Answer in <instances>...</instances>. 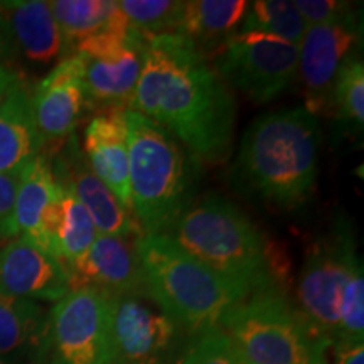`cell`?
<instances>
[{
    "mask_svg": "<svg viewBox=\"0 0 364 364\" xmlns=\"http://www.w3.org/2000/svg\"><path fill=\"white\" fill-rule=\"evenodd\" d=\"M129 110L169 132L198 162L221 164L233 152V93L181 34L147 39Z\"/></svg>",
    "mask_w": 364,
    "mask_h": 364,
    "instance_id": "cell-1",
    "label": "cell"
},
{
    "mask_svg": "<svg viewBox=\"0 0 364 364\" xmlns=\"http://www.w3.org/2000/svg\"><path fill=\"white\" fill-rule=\"evenodd\" d=\"M321 129L304 107L255 118L241 136L235 174L240 186L272 206L294 209L311 198L318 174Z\"/></svg>",
    "mask_w": 364,
    "mask_h": 364,
    "instance_id": "cell-2",
    "label": "cell"
},
{
    "mask_svg": "<svg viewBox=\"0 0 364 364\" xmlns=\"http://www.w3.org/2000/svg\"><path fill=\"white\" fill-rule=\"evenodd\" d=\"M166 235L248 295L285 279V263L272 241L225 196L209 193L193 201Z\"/></svg>",
    "mask_w": 364,
    "mask_h": 364,
    "instance_id": "cell-3",
    "label": "cell"
},
{
    "mask_svg": "<svg viewBox=\"0 0 364 364\" xmlns=\"http://www.w3.org/2000/svg\"><path fill=\"white\" fill-rule=\"evenodd\" d=\"M132 213L144 235H166L194 201L198 161L161 125L124 112Z\"/></svg>",
    "mask_w": 364,
    "mask_h": 364,
    "instance_id": "cell-4",
    "label": "cell"
},
{
    "mask_svg": "<svg viewBox=\"0 0 364 364\" xmlns=\"http://www.w3.org/2000/svg\"><path fill=\"white\" fill-rule=\"evenodd\" d=\"M139 253L147 297L177 327L198 336L220 329L226 314L248 297L167 235H144Z\"/></svg>",
    "mask_w": 364,
    "mask_h": 364,
    "instance_id": "cell-5",
    "label": "cell"
},
{
    "mask_svg": "<svg viewBox=\"0 0 364 364\" xmlns=\"http://www.w3.org/2000/svg\"><path fill=\"white\" fill-rule=\"evenodd\" d=\"M220 329L243 364H327L331 346L282 287L250 294L226 314Z\"/></svg>",
    "mask_w": 364,
    "mask_h": 364,
    "instance_id": "cell-6",
    "label": "cell"
},
{
    "mask_svg": "<svg viewBox=\"0 0 364 364\" xmlns=\"http://www.w3.org/2000/svg\"><path fill=\"white\" fill-rule=\"evenodd\" d=\"M361 270L356 235L348 218L341 216L307 252L295 304L312 331L329 346L338 334L346 289Z\"/></svg>",
    "mask_w": 364,
    "mask_h": 364,
    "instance_id": "cell-7",
    "label": "cell"
},
{
    "mask_svg": "<svg viewBox=\"0 0 364 364\" xmlns=\"http://www.w3.org/2000/svg\"><path fill=\"white\" fill-rule=\"evenodd\" d=\"M145 43L127 19L81 41L73 49L83 63L86 103L98 113L125 112L144 66Z\"/></svg>",
    "mask_w": 364,
    "mask_h": 364,
    "instance_id": "cell-8",
    "label": "cell"
},
{
    "mask_svg": "<svg viewBox=\"0 0 364 364\" xmlns=\"http://www.w3.org/2000/svg\"><path fill=\"white\" fill-rule=\"evenodd\" d=\"M213 68L228 88L255 105L279 98L295 83L299 46L258 33H236L213 58Z\"/></svg>",
    "mask_w": 364,
    "mask_h": 364,
    "instance_id": "cell-9",
    "label": "cell"
},
{
    "mask_svg": "<svg viewBox=\"0 0 364 364\" xmlns=\"http://www.w3.org/2000/svg\"><path fill=\"white\" fill-rule=\"evenodd\" d=\"M112 297L95 287H78L48 314L49 364H110Z\"/></svg>",
    "mask_w": 364,
    "mask_h": 364,
    "instance_id": "cell-10",
    "label": "cell"
},
{
    "mask_svg": "<svg viewBox=\"0 0 364 364\" xmlns=\"http://www.w3.org/2000/svg\"><path fill=\"white\" fill-rule=\"evenodd\" d=\"M361 12L343 19L309 26L299 44L297 78L302 83L307 112L314 117L331 115L332 88L338 73L353 54L361 53Z\"/></svg>",
    "mask_w": 364,
    "mask_h": 364,
    "instance_id": "cell-11",
    "label": "cell"
},
{
    "mask_svg": "<svg viewBox=\"0 0 364 364\" xmlns=\"http://www.w3.org/2000/svg\"><path fill=\"white\" fill-rule=\"evenodd\" d=\"M176 336L174 322L142 297H112L110 364H161Z\"/></svg>",
    "mask_w": 364,
    "mask_h": 364,
    "instance_id": "cell-12",
    "label": "cell"
},
{
    "mask_svg": "<svg viewBox=\"0 0 364 364\" xmlns=\"http://www.w3.org/2000/svg\"><path fill=\"white\" fill-rule=\"evenodd\" d=\"M140 238L98 235L83 257L66 265L71 290L95 287L110 297L147 295L139 253Z\"/></svg>",
    "mask_w": 364,
    "mask_h": 364,
    "instance_id": "cell-13",
    "label": "cell"
},
{
    "mask_svg": "<svg viewBox=\"0 0 364 364\" xmlns=\"http://www.w3.org/2000/svg\"><path fill=\"white\" fill-rule=\"evenodd\" d=\"M53 174L59 184L70 188L83 204L100 235L132 236V238L144 236L134 213L118 201L117 196L91 169L76 136H71L68 142L65 154L58 162L56 169H53Z\"/></svg>",
    "mask_w": 364,
    "mask_h": 364,
    "instance_id": "cell-14",
    "label": "cell"
},
{
    "mask_svg": "<svg viewBox=\"0 0 364 364\" xmlns=\"http://www.w3.org/2000/svg\"><path fill=\"white\" fill-rule=\"evenodd\" d=\"M36 125L43 142H61L78 127L86 103L83 63L71 54L58 63L33 93Z\"/></svg>",
    "mask_w": 364,
    "mask_h": 364,
    "instance_id": "cell-15",
    "label": "cell"
},
{
    "mask_svg": "<svg viewBox=\"0 0 364 364\" xmlns=\"http://www.w3.org/2000/svg\"><path fill=\"white\" fill-rule=\"evenodd\" d=\"M71 290L66 267L24 236L0 255V292L56 304Z\"/></svg>",
    "mask_w": 364,
    "mask_h": 364,
    "instance_id": "cell-16",
    "label": "cell"
},
{
    "mask_svg": "<svg viewBox=\"0 0 364 364\" xmlns=\"http://www.w3.org/2000/svg\"><path fill=\"white\" fill-rule=\"evenodd\" d=\"M0 24L12 49L34 65H51L66 58L65 41L49 2L12 0L0 2Z\"/></svg>",
    "mask_w": 364,
    "mask_h": 364,
    "instance_id": "cell-17",
    "label": "cell"
},
{
    "mask_svg": "<svg viewBox=\"0 0 364 364\" xmlns=\"http://www.w3.org/2000/svg\"><path fill=\"white\" fill-rule=\"evenodd\" d=\"M83 154L100 181L132 211L129 136L124 112L98 113L85 129Z\"/></svg>",
    "mask_w": 364,
    "mask_h": 364,
    "instance_id": "cell-18",
    "label": "cell"
},
{
    "mask_svg": "<svg viewBox=\"0 0 364 364\" xmlns=\"http://www.w3.org/2000/svg\"><path fill=\"white\" fill-rule=\"evenodd\" d=\"M43 145L33 95L19 81L0 103V174L21 172L39 156Z\"/></svg>",
    "mask_w": 364,
    "mask_h": 364,
    "instance_id": "cell-19",
    "label": "cell"
},
{
    "mask_svg": "<svg viewBox=\"0 0 364 364\" xmlns=\"http://www.w3.org/2000/svg\"><path fill=\"white\" fill-rule=\"evenodd\" d=\"M250 7L247 0H191L184 2L179 33L203 54L213 59L231 36L240 31Z\"/></svg>",
    "mask_w": 364,
    "mask_h": 364,
    "instance_id": "cell-20",
    "label": "cell"
},
{
    "mask_svg": "<svg viewBox=\"0 0 364 364\" xmlns=\"http://www.w3.org/2000/svg\"><path fill=\"white\" fill-rule=\"evenodd\" d=\"M48 314L36 300L0 292V359L46 356ZM11 359V363H12Z\"/></svg>",
    "mask_w": 364,
    "mask_h": 364,
    "instance_id": "cell-21",
    "label": "cell"
},
{
    "mask_svg": "<svg viewBox=\"0 0 364 364\" xmlns=\"http://www.w3.org/2000/svg\"><path fill=\"white\" fill-rule=\"evenodd\" d=\"M56 177L51 164L44 156H38L21 171V182L16 198V226L19 236H24L44 252L46 241L43 235V220L46 211L59 196Z\"/></svg>",
    "mask_w": 364,
    "mask_h": 364,
    "instance_id": "cell-22",
    "label": "cell"
},
{
    "mask_svg": "<svg viewBox=\"0 0 364 364\" xmlns=\"http://www.w3.org/2000/svg\"><path fill=\"white\" fill-rule=\"evenodd\" d=\"M49 7L63 34L66 58L81 41L125 21L113 0H53Z\"/></svg>",
    "mask_w": 364,
    "mask_h": 364,
    "instance_id": "cell-23",
    "label": "cell"
},
{
    "mask_svg": "<svg viewBox=\"0 0 364 364\" xmlns=\"http://www.w3.org/2000/svg\"><path fill=\"white\" fill-rule=\"evenodd\" d=\"M59 186H61V199H59L54 255L66 267L83 257L100 233L90 213L73 194V191L63 184Z\"/></svg>",
    "mask_w": 364,
    "mask_h": 364,
    "instance_id": "cell-24",
    "label": "cell"
},
{
    "mask_svg": "<svg viewBox=\"0 0 364 364\" xmlns=\"http://www.w3.org/2000/svg\"><path fill=\"white\" fill-rule=\"evenodd\" d=\"M309 24L290 0H258L250 4L240 33H258L299 46Z\"/></svg>",
    "mask_w": 364,
    "mask_h": 364,
    "instance_id": "cell-25",
    "label": "cell"
},
{
    "mask_svg": "<svg viewBox=\"0 0 364 364\" xmlns=\"http://www.w3.org/2000/svg\"><path fill=\"white\" fill-rule=\"evenodd\" d=\"M331 115L344 134L361 135L364 127V65L361 53L353 54L338 73L332 88Z\"/></svg>",
    "mask_w": 364,
    "mask_h": 364,
    "instance_id": "cell-26",
    "label": "cell"
},
{
    "mask_svg": "<svg viewBox=\"0 0 364 364\" xmlns=\"http://www.w3.org/2000/svg\"><path fill=\"white\" fill-rule=\"evenodd\" d=\"M132 29L144 39L162 34H177L184 2L179 0H122L118 2Z\"/></svg>",
    "mask_w": 364,
    "mask_h": 364,
    "instance_id": "cell-27",
    "label": "cell"
},
{
    "mask_svg": "<svg viewBox=\"0 0 364 364\" xmlns=\"http://www.w3.org/2000/svg\"><path fill=\"white\" fill-rule=\"evenodd\" d=\"M364 338V277L363 270L354 275L346 289L339 311V326L334 344L363 343ZM332 344V346H334Z\"/></svg>",
    "mask_w": 364,
    "mask_h": 364,
    "instance_id": "cell-28",
    "label": "cell"
},
{
    "mask_svg": "<svg viewBox=\"0 0 364 364\" xmlns=\"http://www.w3.org/2000/svg\"><path fill=\"white\" fill-rule=\"evenodd\" d=\"M179 364H243L233 344L221 329H213L198 336L193 348Z\"/></svg>",
    "mask_w": 364,
    "mask_h": 364,
    "instance_id": "cell-29",
    "label": "cell"
},
{
    "mask_svg": "<svg viewBox=\"0 0 364 364\" xmlns=\"http://www.w3.org/2000/svg\"><path fill=\"white\" fill-rule=\"evenodd\" d=\"M294 4L309 26L339 21L358 11L354 4L338 2V0H295Z\"/></svg>",
    "mask_w": 364,
    "mask_h": 364,
    "instance_id": "cell-30",
    "label": "cell"
},
{
    "mask_svg": "<svg viewBox=\"0 0 364 364\" xmlns=\"http://www.w3.org/2000/svg\"><path fill=\"white\" fill-rule=\"evenodd\" d=\"M21 172L0 174V238L19 236L16 226V198Z\"/></svg>",
    "mask_w": 364,
    "mask_h": 364,
    "instance_id": "cell-31",
    "label": "cell"
},
{
    "mask_svg": "<svg viewBox=\"0 0 364 364\" xmlns=\"http://www.w3.org/2000/svg\"><path fill=\"white\" fill-rule=\"evenodd\" d=\"M332 356H327V364H364L363 343L331 346Z\"/></svg>",
    "mask_w": 364,
    "mask_h": 364,
    "instance_id": "cell-32",
    "label": "cell"
},
{
    "mask_svg": "<svg viewBox=\"0 0 364 364\" xmlns=\"http://www.w3.org/2000/svg\"><path fill=\"white\" fill-rule=\"evenodd\" d=\"M19 76H17L16 73L11 71L7 66H4L2 63H0V103L4 102V98L7 97L9 91L19 83Z\"/></svg>",
    "mask_w": 364,
    "mask_h": 364,
    "instance_id": "cell-33",
    "label": "cell"
},
{
    "mask_svg": "<svg viewBox=\"0 0 364 364\" xmlns=\"http://www.w3.org/2000/svg\"><path fill=\"white\" fill-rule=\"evenodd\" d=\"M11 51H12V46H11V43H9L7 34H6V31H4L2 24H0V58L7 56Z\"/></svg>",
    "mask_w": 364,
    "mask_h": 364,
    "instance_id": "cell-34",
    "label": "cell"
},
{
    "mask_svg": "<svg viewBox=\"0 0 364 364\" xmlns=\"http://www.w3.org/2000/svg\"><path fill=\"white\" fill-rule=\"evenodd\" d=\"M0 364H14V363H6V361H2V359H0Z\"/></svg>",
    "mask_w": 364,
    "mask_h": 364,
    "instance_id": "cell-35",
    "label": "cell"
}]
</instances>
